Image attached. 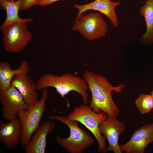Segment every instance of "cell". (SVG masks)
<instances>
[{
  "label": "cell",
  "mask_w": 153,
  "mask_h": 153,
  "mask_svg": "<svg viewBox=\"0 0 153 153\" xmlns=\"http://www.w3.org/2000/svg\"><path fill=\"white\" fill-rule=\"evenodd\" d=\"M83 77L92 94L89 107L96 113L104 112L112 117L118 116L120 110L115 103L111 93L113 91L121 92L124 85L114 86L105 76L90 71H85Z\"/></svg>",
  "instance_id": "1"
},
{
  "label": "cell",
  "mask_w": 153,
  "mask_h": 153,
  "mask_svg": "<svg viewBox=\"0 0 153 153\" xmlns=\"http://www.w3.org/2000/svg\"><path fill=\"white\" fill-rule=\"evenodd\" d=\"M36 84L37 90L52 87L64 98L70 92H76L81 96L84 105L88 103V84L83 78L71 74L65 73L59 76L48 73L40 76Z\"/></svg>",
  "instance_id": "2"
},
{
  "label": "cell",
  "mask_w": 153,
  "mask_h": 153,
  "mask_svg": "<svg viewBox=\"0 0 153 153\" xmlns=\"http://www.w3.org/2000/svg\"><path fill=\"white\" fill-rule=\"evenodd\" d=\"M49 118L60 122L69 128L70 135L68 137L63 138L58 135L56 136L57 144L67 151L82 153L94 143V140L89 133L79 127L78 121L70 120L62 115H50Z\"/></svg>",
  "instance_id": "3"
},
{
  "label": "cell",
  "mask_w": 153,
  "mask_h": 153,
  "mask_svg": "<svg viewBox=\"0 0 153 153\" xmlns=\"http://www.w3.org/2000/svg\"><path fill=\"white\" fill-rule=\"evenodd\" d=\"M107 117V113H95L89 106L84 104H80L79 107H75L72 111L66 116L70 120L78 121L88 129L98 142V152L103 153L107 151L105 143L106 139L100 133L99 125Z\"/></svg>",
  "instance_id": "4"
},
{
  "label": "cell",
  "mask_w": 153,
  "mask_h": 153,
  "mask_svg": "<svg viewBox=\"0 0 153 153\" xmlns=\"http://www.w3.org/2000/svg\"><path fill=\"white\" fill-rule=\"evenodd\" d=\"M48 94L47 88L43 89L39 101L28 109L22 110L18 115L22 127L23 133L20 142L21 145L23 147L29 141L34 132L40 126L45 109L46 103Z\"/></svg>",
  "instance_id": "5"
},
{
  "label": "cell",
  "mask_w": 153,
  "mask_h": 153,
  "mask_svg": "<svg viewBox=\"0 0 153 153\" xmlns=\"http://www.w3.org/2000/svg\"><path fill=\"white\" fill-rule=\"evenodd\" d=\"M71 30L79 32L87 40L92 41L105 37L107 26L100 13L91 12L77 17Z\"/></svg>",
  "instance_id": "6"
},
{
  "label": "cell",
  "mask_w": 153,
  "mask_h": 153,
  "mask_svg": "<svg viewBox=\"0 0 153 153\" xmlns=\"http://www.w3.org/2000/svg\"><path fill=\"white\" fill-rule=\"evenodd\" d=\"M26 22H17L1 30L3 46L7 52L18 53L24 49L32 37Z\"/></svg>",
  "instance_id": "7"
},
{
  "label": "cell",
  "mask_w": 153,
  "mask_h": 153,
  "mask_svg": "<svg viewBox=\"0 0 153 153\" xmlns=\"http://www.w3.org/2000/svg\"><path fill=\"white\" fill-rule=\"evenodd\" d=\"M0 101L2 105V116L7 121L16 118L22 110L29 107L20 92L12 85L0 93Z\"/></svg>",
  "instance_id": "8"
},
{
  "label": "cell",
  "mask_w": 153,
  "mask_h": 153,
  "mask_svg": "<svg viewBox=\"0 0 153 153\" xmlns=\"http://www.w3.org/2000/svg\"><path fill=\"white\" fill-rule=\"evenodd\" d=\"M99 128L101 134L103 135L108 141L107 151L122 153L118 143V138L125 129V124L118 120L116 117L107 114V118L99 123Z\"/></svg>",
  "instance_id": "9"
},
{
  "label": "cell",
  "mask_w": 153,
  "mask_h": 153,
  "mask_svg": "<svg viewBox=\"0 0 153 153\" xmlns=\"http://www.w3.org/2000/svg\"><path fill=\"white\" fill-rule=\"evenodd\" d=\"M153 142V123L146 124L135 130L130 139L120 145L122 151L126 153H144L148 144Z\"/></svg>",
  "instance_id": "10"
},
{
  "label": "cell",
  "mask_w": 153,
  "mask_h": 153,
  "mask_svg": "<svg viewBox=\"0 0 153 153\" xmlns=\"http://www.w3.org/2000/svg\"><path fill=\"white\" fill-rule=\"evenodd\" d=\"M120 3L119 1L95 0L91 3L83 5L74 4L73 7L78 10L77 17L90 10L98 11L106 16L110 20L113 26L116 27L118 26V21L115 8Z\"/></svg>",
  "instance_id": "11"
},
{
  "label": "cell",
  "mask_w": 153,
  "mask_h": 153,
  "mask_svg": "<svg viewBox=\"0 0 153 153\" xmlns=\"http://www.w3.org/2000/svg\"><path fill=\"white\" fill-rule=\"evenodd\" d=\"M11 84L18 90L29 107L39 101L36 83L34 82L27 74L15 76L12 79Z\"/></svg>",
  "instance_id": "12"
},
{
  "label": "cell",
  "mask_w": 153,
  "mask_h": 153,
  "mask_svg": "<svg viewBox=\"0 0 153 153\" xmlns=\"http://www.w3.org/2000/svg\"><path fill=\"white\" fill-rule=\"evenodd\" d=\"M23 133L21 121L16 118L7 123H0V141L8 150L15 148Z\"/></svg>",
  "instance_id": "13"
},
{
  "label": "cell",
  "mask_w": 153,
  "mask_h": 153,
  "mask_svg": "<svg viewBox=\"0 0 153 153\" xmlns=\"http://www.w3.org/2000/svg\"><path fill=\"white\" fill-rule=\"evenodd\" d=\"M55 127L50 121L44 122L34 132L29 141L24 146L26 153H44L46 146L47 135L52 132Z\"/></svg>",
  "instance_id": "14"
},
{
  "label": "cell",
  "mask_w": 153,
  "mask_h": 153,
  "mask_svg": "<svg viewBox=\"0 0 153 153\" xmlns=\"http://www.w3.org/2000/svg\"><path fill=\"white\" fill-rule=\"evenodd\" d=\"M30 68L26 60L23 61L17 69L13 70L10 65L7 62H0V93L7 90L11 85L13 78L17 75L28 74Z\"/></svg>",
  "instance_id": "15"
},
{
  "label": "cell",
  "mask_w": 153,
  "mask_h": 153,
  "mask_svg": "<svg viewBox=\"0 0 153 153\" xmlns=\"http://www.w3.org/2000/svg\"><path fill=\"white\" fill-rule=\"evenodd\" d=\"M139 13L144 18L146 27L139 42L143 45L149 46L153 44V0H146L140 7Z\"/></svg>",
  "instance_id": "16"
},
{
  "label": "cell",
  "mask_w": 153,
  "mask_h": 153,
  "mask_svg": "<svg viewBox=\"0 0 153 153\" xmlns=\"http://www.w3.org/2000/svg\"><path fill=\"white\" fill-rule=\"evenodd\" d=\"M21 0L13 2L6 0H0V6L1 9L5 10L7 16L5 21L0 27L1 29L7 26L17 22L26 23L33 21L32 18H21L18 16V13L20 9Z\"/></svg>",
  "instance_id": "17"
},
{
  "label": "cell",
  "mask_w": 153,
  "mask_h": 153,
  "mask_svg": "<svg viewBox=\"0 0 153 153\" xmlns=\"http://www.w3.org/2000/svg\"><path fill=\"white\" fill-rule=\"evenodd\" d=\"M135 104L142 114L148 113L153 109V102L150 94H141L135 100Z\"/></svg>",
  "instance_id": "18"
},
{
  "label": "cell",
  "mask_w": 153,
  "mask_h": 153,
  "mask_svg": "<svg viewBox=\"0 0 153 153\" xmlns=\"http://www.w3.org/2000/svg\"><path fill=\"white\" fill-rule=\"evenodd\" d=\"M42 0H21L20 10H24L29 8L32 6L39 5Z\"/></svg>",
  "instance_id": "19"
},
{
  "label": "cell",
  "mask_w": 153,
  "mask_h": 153,
  "mask_svg": "<svg viewBox=\"0 0 153 153\" xmlns=\"http://www.w3.org/2000/svg\"><path fill=\"white\" fill-rule=\"evenodd\" d=\"M60 0H42L39 5L42 6H45L50 5L52 3ZM88 1V0H83Z\"/></svg>",
  "instance_id": "20"
},
{
  "label": "cell",
  "mask_w": 153,
  "mask_h": 153,
  "mask_svg": "<svg viewBox=\"0 0 153 153\" xmlns=\"http://www.w3.org/2000/svg\"><path fill=\"white\" fill-rule=\"evenodd\" d=\"M150 95L151 96L152 101H153V90L151 92Z\"/></svg>",
  "instance_id": "21"
},
{
  "label": "cell",
  "mask_w": 153,
  "mask_h": 153,
  "mask_svg": "<svg viewBox=\"0 0 153 153\" xmlns=\"http://www.w3.org/2000/svg\"><path fill=\"white\" fill-rule=\"evenodd\" d=\"M6 0L7 1H12V0Z\"/></svg>",
  "instance_id": "22"
},
{
  "label": "cell",
  "mask_w": 153,
  "mask_h": 153,
  "mask_svg": "<svg viewBox=\"0 0 153 153\" xmlns=\"http://www.w3.org/2000/svg\"><path fill=\"white\" fill-rule=\"evenodd\" d=\"M152 119H153V118H152Z\"/></svg>",
  "instance_id": "23"
}]
</instances>
